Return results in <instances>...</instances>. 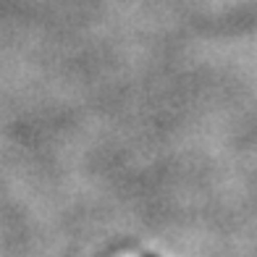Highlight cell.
<instances>
[{
    "instance_id": "1",
    "label": "cell",
    "mask_w": 257,
    "mask_h": 257,
    "mask_svg": "<svg viewBox=\"0 0 257 257\" xmlns=\"http://www.w3.org/2000/svg\"><path fill=\"white\" fill-rule=\"evenodd\" d=\"M147 257H155V254H147Z\"/></svg>"
}]
</instances>
